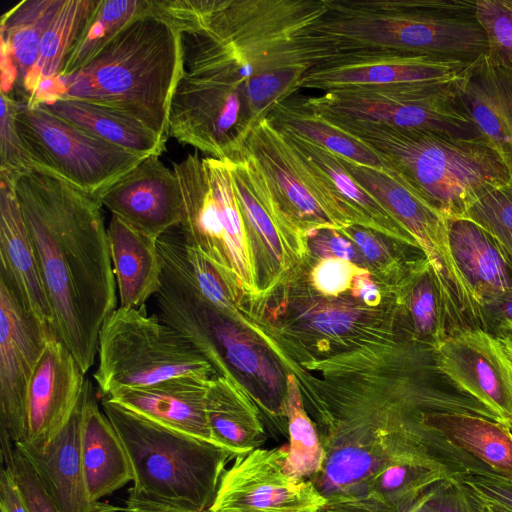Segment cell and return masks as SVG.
<instances>
[{"label": "cell", "instance_id": "41", "mask_svg": "<svg viewBox=\"0 0 512 512\" xmlns=\"http://www.w3.org/2000/svg\"><path fill=\"white\" fill-rule=\"evenodd\" d=\"M461 482L478 499L512 509V481L492 474H475L465 476Z\"/></svg>", "mask_w": 512, "mask_h": 512}, {"label": "cell", "instance_id": "55", "mask_svg": "<svg viewBox=\"0 0 512 512\" xmlns=\"http://www.w3.org/2000/svg\"><path fill=\"white\" fill-rule=\"evenodd\" d=\"M511 346H512V344H511Z\"/></svg>", "mask_w": 512, "mask_h": 512}, {"label": "cell", "instance_id": "33", "mask_svg": "<svg viewBox=\"0 0 512 512\" xmlns=\"http://www.w3.org/2000/svg\"><path fill=\"white\" fill-rule=\"evenodd\" d=\"M150 10V0H98L59 76L72 74L85 66L123 28Z\"/></svg>", "mask_w": 512, "mask_h": 512}, {"label": "cell", "instance_id": "17", "mask_svg": "<svg viewBox=\"0 0 512 512\" xmlns=\"http://www.w3.org/2000/svg\"><path fill=\"white\" fill-rule=\"evenodd\" d=\"M84 375L66 345L50 337L28 386L22 443L41 449L59 433L82 397Z\"/></svg>", "mask_w": 512, "mask_h": 512}, {"label": "cell", "instance_id": "36", "mask_svg": "<svg viewBox=\"0 0 512 512\" xmlns=\"http://www.w3.org/2000/svg\"><path fill=\"white\" fill-rule=\"evenodd\" d=\"M465 217L492 236L512 271V178L478 199Z\"/></svg>", "mask_w": 512, "mask_h": 512}, {"label": "cell", "instance_id": "8", "mask_svg": "<svg viewBox=\"0 0 512 512\" xmlns=\"http://www.w3.org/2000/svg\"><path fill=\"white\" fill-rule=\"evenodd\" d=\"M94 379L105 398L114 391L169 379L210 380L211 365L179 332L144 307H118L98 338Z\"/></svg>", "mask_w": 512, "mask_h": 512}, {"label": "cell", "instance_id": "29", "mask_svg": "<svg viewBox=\"0 0 512 512\" xmlns=\"http://www.w3.org/2000/svg\"><path fill=\"white\" fill-rule=\"evenodd\" d=\"M279 130V129H278ZM286 140L323 175L349 217L405 231L384 206L345 168L337 154L292 132Z\"/></svg>", "mask_w": 512, "mask_h": 512}, {"label": "cell", "instance_id": "38", "mask_svg": "<svg viewBox=\"0 0 512 512\" xmlns=\"http://www.w3.org/2000/svg\"><path fill=\"white\" fill-rule=\"evenodd\" d=\"M490 56L512 61V0H476Z\"/></svg>", "mask_w": 512, "mask_h": 512}, {"label": "cell", "instance_id": "28", "mask_svg": "<svg viewBox=\"0 0 512 512\" xmlns=\"http://www.w3.org/2000/svg\"><path fill=\"white\" fill-rule=\"evenodd\" d=\"M38 106L137 155L160 156L165 149L167 137L116 109L73 98Z\"/></svg>", "mask_w": 512, "mask_h": 512}, {"label": "cell", "instance_id": "24", "mask_svg": "<svg viewBox=\"0 0 512 512\" xmlns=\"http://www.w3.org/2000/svg\"><path fill=\"white\" fill-rule=\"evenodd\" d=\"M0 270L9 275L27 309L54 330L53 311L15 183L3 177H0Z\"/></svg>", "mask_w": 512, "mask_h": 512}, {"label": "cell", "instance_id": "20", "mask_svg": "<svg viewBox=\"0 0 512 512\" xmlns=\"http://www.w3.org/2000/svg\"><path fill=\"white\" fill-rule=\"evenodd\" d=\"M489 332L468 329L435 348L436 366L463 396L477 402L501 423L510 425V403L490 343Z\"/></svg>", "mask_w": 512, "mask_h": 512}, {"label": "cell", "instance_id": "25", "mask_svg": "<svg viewBox=\"0 0 512 512\" xmlns=\"http://www.w3.org/2000/svg\"><path fill=\"white\" fill-rule=\"evenodd\" d=\"M82 426V462L86 485L92 501L121 489L134 475L125 446L93 395L86 380Z\"/></svg>", "mask_w": 512, "mask_h": 512}, {"label": "cell", "instance_id": "32", "mask_svg": "<svg viewBox=\"0 0 512 512\" xmlns=\"http://www.w3.org/2000/svg\"><path fill=\"white\" fill-rule=\"evenodd\" d=\"M206 414L216 444L235 459L260 447L264 431L255 414L225 384L212 381L206 395Z\"/></svg>", "mask_w": 512, "mask_h": 512}, {"label": "cell", "instance_id": "54", "mask_svg": "<svg viewBox=\"0 0 512 512\" xmlns=\"http://www.w3.org/2000/svg\"><path fill=\"white\" fill-rule=\"evenodd\" d=\"M511 431H512V425H510Z\"/></svg>", "mask_w": 512, "mask_h": 512}, {"label": "cell", "instance_id": "50", "mask_svg": "<svg viewBox=\"0 0 512 512\" xmlns=\"http://www.w3.org/2000/svg\"><path fill=\"white\" fill-rule=\"evenodd\" d=\"M357 291L359 296L367 303H374L378 298L377 287L366 279H358Z\"/></svg>", "mask_w": 512, "mask_h": 512}, {"label": "cell", "instance_id": "5", "mask_svg": "<svg viewBox=\"0 0 512 512\" xmlns=\"http://www.w3.org/2000/svg\"><path fill=\"white\" fill-rule=\"evenodd\" d=\"M325 119L370 147L447 219L465 217L478 199L512 178L483 138Z\"/></svg>", "mask_w": 512, "mask_h": 512}, {"label": "cell", "instance_id": "7", "mask_svg": "<svg viewBox=\"0 0 512 512\" xmlns=\"http://www.w3.org/2000/svg\"><path fill=\"white\" fill-rule=\"evenodd\" d=\"M178 32L181 73L170 101L167 135L208 157L230 159L256 126L246 97L204 33Z\"/></svg>", "mask_w": 512, "mask_h": 512}, {"label": "cell", "instance_id": "43", "mask_svg": "<svg viewBox=\"0 0 512 512\" xmlns=\"http://www.w3.org/2000/svg\"><path fill=\"white\" fill-rule=\"evenodd\" d=\"M355 318V313L350 310L331 308L316 314L311 324L321 332L336 335L348 331Z\"/></svg>", "mask_w": 512, "mask_h": 512}, {"label": "cell", "instance_id": "13", "mask_svg": "<svg viewBox=\"0 0 512 512\" xmlns=\"http://www.w3.org/2000/svg\"><path fill=\"white\" fill-rule=\"evenodd\" d=\"M52 327L23 304L9 275L0 270V430L15 443L26 438L28 386Z\"/></svg>", "mask_w": 512, "mask_h": 512}, {"label": "cell", "instance_id": "19", "mask_svg": "<svg viewBox=\"0 0 512 512\" xmlns=\"http://www.w3.org/2000/svg\"><path fill=\"white\" fill-rule=\"evenodd\" d=\"M456 87L480 136L512 175V61L486 53L469 65Z\"/></svg>", "mask_w": 512, "mask_h": 512}, {"label": "cell", "instance_id": "44", "mask_svg": "<svg viewBox=\"0 0 512 512\" xmlns=\"http://www.w3.org/2000/svg\"><path fill=\"white\" fill-rule=\"evenodd\" d=\"M1 512H30L13 474L2 465L0 475Z\"/></svg>", "mask_w": 512, "mask_h": 512}, {"label": "cell", "instance_id": "10", "mask_svg": "<svg viewBox=\"0 0 512 512\" xmlns=\"http://www.w3.org/2000/svg\"><path fill=\"white\" fill-rule=\"evenodd\" d=\"M16 127L33 169L56 176L96 200L146 158L21 101Z\"/></svg>", "mask_w": 512, "mask_h": 512}, {"label": "cell", "instance_id": "52", "mask_svg": "<svg viewBox=\"0 0 512 512\" xmlns=\"http://www.w3.org/2000/svg\"><path fill=\"white\" fill-rule=\"evenodd\" d=\"M319 512H368V511L350 507V506L326 504L323 508H321V510Z\"/></svg>", "mask_w": 512, "mask_h": 512}, {"label": "cell", "instance_id": "6", "mask_svg": "<svg viewBox=\"0 0 512 512\" xmlns=\"http://www.w3.org/2000/svg\"><path fill=\"white\" fill-rule=\"evenodd\" d=\"M102 405L131 462L130 492L155 502L209 510L234 455L109 399L104 398Z\"/></svg>", "mask_w": 512, "mask_h": 512}, {"label": "cell", "instance_id": "22", "mask_svg": "<svg viewBox=\"0 0 512 512\" xmlns=\"http://www.w3.org/2000/svg\"><path fill=\"white\" fill-rule=\"evenodd\" d=\"M211 382L179 377L146 387L120 389L105 398L174 430L217 445L206 414V395Z\"/></svg>", "mask_w": 512, "mask_h": 512}, {"label": "cell", "instance_id": "30", "mask_svg": "<svg viewBox=\"0 0 512 512\" xmlns=\"http://www.w3.org/2000/svg\"><path fill=\"white\" fill-rule=\"evenodd\" d=\"M267 118L277 129L292 132L345 159L369 167L388 168L370 147L314 111L304 97H290Z\"/></svg>", "mask_w": 512, "mask_h": 512}, {"label": "cell", "instance_id": "35", "mask_svg": "<svg viewBox=\"0 0 512 512\" xmlns=\"http://www.w3.org/2000/svg\"><path fill=\"white\" fill-rule=\"evenodd\" d=\"M288 413L289 445L285 470L295 478L312 480L323 469L325 451L316 425L304 412L294 389L289 392Z\"/></svg>", "mask_w": 512, "mask_h": 512}, {"label": "cell", "instance_id": "18", "mask_svg": "<svg viewBox=\"0 0 512 512\" xmlns=\"http://www.w3.org/2000/svg\"><path fill=\"white\" fill-rule=\"evenodd\" d=\"M98 201L112 215L156 240L178 227L182 219L178 178L158 155L142 160L110 186Z\"/></svg>", "mask_w": 512, "mask_h": 512}, {"label": "cell", "instance_id": "31", "mask_svg": "<svg viewBox=\"0 0 512 512\" xmlns=\"http://www.w3.org/2000/svg\"><path fill=\"white\" fill-rule=\"evenodd\" d=\"M97 3L98 0H64L42 37L38 60L23 82L21 102L30 99L42 80L60 75Z\"/></svg>", "mask_w": 512, "mask_h": 512}, {"label": "cell", "instance_id": "45", "mask_svg": "<svg viewBox=\"0 0 512 512\" xmlns=\"http://www.w3.org/2000/svg\"><path fill=\"white\" fill-rule=\"evenodd\" d=\"M484 322L486 331L491 334L512 327V292L485 309Z\"/></svg>", "mask_w": 512, "mask_h": 512}, {"label": "cell", "instance_id": "39", "mask_svg": "<svg viewBox=\"0 0 512 512\" xmlns=\"http://www.w3.org/2000/svg\"><path fill=\"white\" fill-rule=\"evenodd\" d=\"M7 469L19 485L30 512H61L36 469L16 447L13 464Z\"/></svg>", "mask_w": 512, "mask_h": 512}, {"label": "cell", "instance_id": "47", "mask_svg": "<svg viewBox=\"0 0 512 512\" xmlns=\"http://www.w3.org/2000/svg\"><path fill=\"white\" fill-rule=\"evenodd\" d=\"M124 512H210L187 509L179 506L148 500L129 491L123 507Z\"/></svg>", "mask_w": 512, "mask_h": 512}, {"label": "cell", "instance_id": "23", "mask_svg": "<svg viewBox=\"0 0 512 512\" xmlns=\"http://www.w3.org/2000/svg\"><path fill=\"white\" fill-rule=\"evenodd\" d=\"M447 230L453 262L484 321L485 309L512 292V271L492 236L475 221L449 218Z\"/></svg>", "mask_w": 512, "mask_h": 512}, {"label": "cell", "instance_id": "26", "mask_svg": "<svg viewBox=\"0 0 512 512\" xmlns=\"http://www.w3.org/2000/svg\"><path fill=\"white\" fill-rule=\"evenodd\" d=\"M64 0H23L1 18V93L18 96L35 66L42 37ZM16 98V97H15Z\"/></svg>", "mask_w": 512, "mask_h": 512}, {"label": "cell", "instance_id": "11", "mask_svg": "<svg viewBox=\"0 0 512 512\" xmlns=\"http://www.w3.org/2000/svg\"><path fill=\"white\" fill-rule=\"evenodd\" d=\"M181 189L183 242L222 276L228 263L242 270L244 220L226 160L189 154L173 168Z\"/></svg>", "mask_w": 512, "mask_h": 512}, {"label": "cell", "instance_id": "51", "mask_svg": "<svg viewBox=\"0 0 512 512\" xmlns=\"http://www.w3.org/2000/svg\"><path fill=\"white\" fill-rule=\"evenodd\" d=\"M468 494L471 499V502H472L475 512H512V509H510V508H507V507L499 505V504L483 501V500L478 499L477 497L473 496L469 492H468Z\"/></svg>", "mask_w": 512, "mask_h": 512}, {"label": "cell", "instance_id": "48", "mask_svg": "<svg viewBox=\"0 0 512 512\" xmlns=\"http://www.w3.org/2000/svg\"><path fill=\"white\" fill-rule=\"evenodd\" d=\"M353 238L367 258L376 260L380 257V246L370 233L363 230H355L353 232Z\"/></svg>", "mask_w": 512, "mask_h": 512}, {"label": "cell", "instance_id": "27", "mask_svg": "<svg viewBox=\"0 0 512 512\" xmlns=\"http://www.w3.org/2000/svg\"><path fill=\"white\" fill-rule=\"evenodd\" d=\"M107 234L119 307H143L161 283L162 260L157 240L114 215Z\"/></svg>", "mask_w": 512, "mask_h": 512}, {"label": "cell", "instance_id": "14", "mask_svg": "<svg viewBox=\"0 0 512 512\" xmlns=\"http://www.w3.org/2000/svg\"><path fill=\"white\" fill-rule=\"evenodd\" d=\"M267 177L284 209L302 221L334 224L348 218L321 172L266 118L244 147Z\"/></svg>", "mask_w": 512, "mask_h": 512}, {"label": "cell", "instance_id": "2", "mask_svg": "<svg viewBox=\"0 0 512 512\" xmlns=\"http://www.w3.org/2000/svg\"><path fill=\"white\" fill-rule=\"evenodd\" d=\"M152 5L176 30H203L229 47L247 78L256 125L331 56L310 34L327 12L324 0H153Z\"/></svg>", "mask_w": 512, "mask_h": 512}, {"label": "cell", "instance_id": "15", "mask_svg": "<svg viewBox=\"0 0 512 512\" xmlns=\"http://www.w3.org/2000/svg\"><path fill=\"white\" fill-rule=\"evenodd\" d=\"M472 62L399 52H355L330 57L310 69L300 89L329 91L355 86L451 81Z\"/></svg>", "mask_w": 512, "mask_h": 512}, {"label": "cell", "instance_id": "12", "mask_svg": "<svg viewBox=\"0 0 512 512\" xmlns=\"http://www.w3.org/2000/svg\"><path fill=\"white\" fill-rule=\"evenodd\" d=\"M288 446L253 451L234 459L218 486L210 512H319L326 498L309 479L284 467Z\"/></svg>", "mask_w": 512, "mask_h": 512}, {"label": "cell", "instance_id": "42", "mask_svg": "<svg viewBox=\"0 0 512 512\" xmlns=\"http://www.w3.org/2000/svg\"><path fill=\"white\" fill-rule=\"evenodd\" d=\"M351 275L352 269L347 261L328 259L316 268L315 281L323 292L337 294L349 285Z\"/></svg>", "mask_w": 512, "mask_h": 512}, {"label": "cell", "instance_id": "53", "mask_svg": "<svg viewBox=\"0 0 512 512\" xmlns=\"http://www.w3.org/2000/svg\"><path fill=\"white\" fill-rule=\"evenodd\" d=\"M494 335L512 343V327L499 329L494 333Z\"/></svg>", "mask_w": 512, "mask_h": 512}, {"label": "cell", "instance_id": "3", "mask_svg": "<svg viewBox=\"0 0 512 512\" xmlns=\"http://www.w3.org/2000/svg\"><path fill=\"white\" fill-rule=\"evenodd\" d=\"M180 73L179 32L150 10L79 70L42 80L28 105L85 100L121 111L168 137L169 106Z\"/></svg>", "mask_w": 512, "mask_h": 512}, {"label": "cell", "instance_id": "37", "mask_svg": "<svg viewBox=\"0 0 512 512\" xmlns=\"http://www.w3.org/2000/svg\"><path fill=\"white\" fill-rule=\"evenodd\" d=\"M19 102L14 96L1 93L0 177L14 183L22 174L33 170L16 127Z\"/></svg>", "mask_w": 512, "mask_h": 512}, {"label": "cell", "instance_id": "4", "mask_svg": "<svg viewBox=\"0 0 512 512\" xmlns=\"http://www.w3.org/2000/svg\"><path fill=\"white\" fill-rule=\"evenodd\" d=\"M310 33L333 55L399 52L473 62L488 52L476 0H324Z\"/></svg>", "mask_w": 512, "mask_h": 512}, {"label": "cell", "instance_id": "40", "mask_svg": "<svg viewBox=\"0 0 512 512\" xmlns=\"http://www.w3.org/2000/svg\"><path fill=\"white\" fill-rule=\"evenodd\" d=\"M462 480L444 481L413 504L406 512H475Z\"/></svg>", "mask_w": 512, "mask_h": 512}, {"label": "cell", "instance_id": "1", "mask_svg": "<svg viewBox=\"0 0 512 512\" xmlns=\"http://www.w3.org/2000/svg\"><path fill=\"white\" fill-rule=\"evenodd\" d=\"M54 316L56 336L84 373L105 321L117 309L102 204L68 182L33 169L15 183Z\"/></svg>", "mask_w": 512, "mask_h": 512}, {"label": "cell", "instance_id": "9", "mask_svg": "<svg viewBox=\"0 0 512 512\" xmlns=\"http://www.w3.org/2000/svg\"><path fill=\"white\" fill-rule=\"evenodd\" d=\"M459 78L347 87L304 97V100L327 119L482 138L458 97L456 82Z\"/></svg>", "mask_w": 512, "mask_h": 512}, {"label": "cell", "instance_id": "49", "mask_svg": "<svg viewBox=\"0 0 512 512\" xmlns=\"http://www.w3.org/2000/svg\"><path fill=\"white\" fill-rule=\"evenodd\" d=\"M328 244L333 254L339 259L348 261L353 258V247L345 238L334 235L329 239Z\"/></svg>", "mask_w": 512, "mask_h": 512}, {"label": "cell", "instance_id": "21", "mask_svg": "<svg viewBox=\"0 0 512 512\" xmlns=\"http://www.w3.org/2000/svg\"><path fill=\"white\" fill-rule=\"evenodd\" d=\"M85 388V386H84ZM84 390L70 419L43 448L15 443L42 478L61 512H116L117 506L91 500L82 462Z\"/></svg>", "mask_w": 512, "mask_h": 512}, {"label": "cell", "instance_id": "46", "mask_svg": "<svg viewBox=\"0 0 512 512\" xmlns=\"http://www.w3.org/2000/svg\"><path fill=\"white\" fill-rule=\"evenodd\" d=\"M490 343L509 398L512 425V347L492 334Z\"/></svg>", "mask_w": 512, "mask_h": 512}, {"label": "cell", "instance_id": "34", "mask_svg": "<svg viewBox=\"0 0 512 512\" xmlns=\"http://www.w3.org/2000/svg\"><path fill=\"white\" fill-rule=\"evenodd\" d=\"M409 291L408 307L416 333L435 349L454 335L447 309L428 260L422 262Z\"/></svg>", "mask_w": 512, "mask_h": 512}, {"label": "cell", "instance_id": "16", "mask_svg": "<svg viewBox=\"0 0 512 512\" xmlns=\"http://www.w3.org/2000/svg\"><path fill=\"white\" fill-rule=\"evenodd\" d=\"M428 443L468 475L492 474L512 481L510 425L460 411H422Z\"/></svg>", "mask_w": 512, "mask_h": 512}]
</instances>
